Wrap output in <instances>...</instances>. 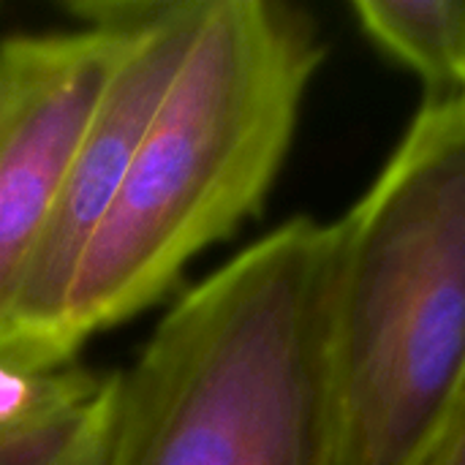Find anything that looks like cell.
<instances>
[{
    "label": "cell",
    "mask_w": 465,
    "mask_h": 465,
    "mask_svg": "<svg viewBox=\"0 0 465 465\" xmlns=\"http://www.w3.org/2000/svg\"><path fill=\"white\" fill-rule=\"evenodd\" d=\"M322 60L311 11L281 0H210L79 264L60 332L65 365L95 332L163 300L199 253L262 210Z\"/></svg>",
    "instance_id": "1"
},
{
    "label": "cell",
    "mask_w": 465,
    "mask_h": 465,
    "mask_svg": "<svg viewBox=\"0 0 465 465\" xmlns=\"http://www.w3.org/2000/svg\"><path fill=\"white\" fill-rule=\"evenodd\" d=\"M139 0L79 3V30L0 41V327L120 60Z\"/></svg>",
    "instance_id": "5"
},
{
    "label": "cell",
    "mask_w": 465,
    "mask_h": 465,
    "mask_svg": "<svg viewBox=\"0 0 465 465\" xmlns=\"http://www.w3.org/2000/svg\"><path fill=\"white\" fill-rule=\"evenodd\" d=\"M362 30L425 84V101L465 93V0H357Z\"/></svg>",
    "instance_id": "6"
},
{
    "label": "cell",
    "mask_w": 465,
    "mask_h": 465,
    "mask_svg": "<svg viewBox=\"0 0 465 465\" xmlns=\"http://www.w3.org/2000/svg\"><path fill=\"white\" fill-rule=\"evenodd\" d=\"M463 101H465V93H463Z\"/></svg>",
    "instance_id": "10"
},
{
    "label": "cell",
    "mask_w": 465,
    "mask_h": 465,
    "mask_svg": "<svg viewBox=\"0 0 465 465\" xmlns=\"http://www.w3.org/2000/svg\"><path fill=\"white\" fill-rule=\"evenodd\" d=\"M104 376L74 365L19 368L0 365V439L41 425L98 392Z\"/></svg>",
    "instance_id": "8"
},
{
    "label": "cell",
    "mask_w": 465,
    "mask_h": 465,
    "mask_svg": "<svg viewBox=\"0 0 465 465\" xmlns=\"http://www.w3.org/2000/svg\"><path fill=\"white\" fill-rule=\"evenodd\" d=\"M207 5L210 0H139L136 19L79 144L54 215L0 327V365H65L60 360V332L79 264L199 35Z\"/></svg>",
    "instance_id": "4"
},
{
    "label": "cell",
    "mask_w": 465,
    "mask_h": 465,
    "mask_svg": "<svg viewBox=\"0 0 465 465\" xmlns=\"http://www.w3.org/2000/svg\"><path fill=\"white\" fill-rule=\"evenodd\" d=\"M425 465H465V387Z\"/></svg>",
    "instance_id": "9"
},
{
    "label": "cell",
    "mask_w": 465,
    "mask_h": 465,
    "mask_svg": "<svg viewBox=\"0 0 465 465\" xmlns=\"http://www.w3.org/2000/svg\"><path fill=\"white\" fill-rule=\"evenodd\" d=\"M120 398V373L68 411L0 439V465H109Z\"/></svg>",
    "instance_id": "7"
},
{
    "label": "cell",
    "mask_w": 465,
    "mask_h": 465,
    "mask_svg": "<svg viewBox=\"0 0 465 465\" xmlns=\"http://www.w3.org/2000/svg\"><path fill=\"white\" fill-rule=\"evenodd\" d=\"M335 262L294 218L185 292L120 373L109 465H330Z\"/></svg>",
    "instance_id": "2"
},
{
    "label": "cell",
    "mask_w": 465,
    "mask_h": 465,
    "mask_svg": "<svg viewBox=\"0 0 465 465\" xmlns=\"http://www.w3.org/2000/svg\"><path fill=\"white\" fill-rule=\"evenodd\" d=\"M330 465H425L465 387V101H422L335 223Z\"/></svg>",
    "instance_id": "3"
}]
</instances>
